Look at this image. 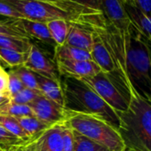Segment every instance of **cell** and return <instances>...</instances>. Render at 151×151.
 <instances>
[{
	"mask_svg": "<svg viewBox=\"0 0 151 151\" xmlns=\"http://www.w3.org/2000/svg\"><path fill=\"white\" fill-rule=\"evenodd\" d=\"M0 35L28 37V36L23 32V30L20 29L13 22L12 19L7 20V21H0Z\"/></svg>",
	"mask_w": 151,
	"mask_h": 151,
	"instance_id": "obj_29",
	"label": "cell"
},
{
	"mask_svg": "<svg viewBox=\"0 0 151 151\" xmlns=\"http://www.w3.org/2000/svg\"><path fill=\"white\" fill-rule=\"evenodd\" d=\"M9 98L6 95H3V94H0V107L2 105H4L5 103H6L7 101H9Z\"/></svg>",
	"mask_w": 151,
	"mask_h": 151,
	"instance_id": "obj_37",
	"label": "cell"
},
{
	"mask_svg": "<svg viewBox=\"0 0 151 151\" xmlns=\"http://www.w3.org/2000/svg\"><path fill=\"white\" fill-rule=\"evenodd\" d=\"M15 8L23 19L47 23L53 20H65L70 23H78L80 17L78 14L68 12L61 7L37 0H4Z\"/></svg>",
	"mask_w": 151,
	"mask_h": 151,
	"instance_id": "obj_6",
	"label": "cell"
},
{
	"mask_svg": "<svg viewBox=\"0 0 151 151\" xmlns=\"http://www.w3.org/2000/svg\"><path fill=\"white\" fill-rule=\"evenodd\" d=\"M13 150V148H11V149H8V150H6V151H12Z\"/></svg>",
	"mask_w": 151,
	"mask_h": 151,
	"instance_id": "obj_41",
	"label": "cell"
},
{
	"mask_svg": "<svg viewBox=\"0 0 151 151\" xmlns=\"http://www.w3.org/2000/svg\"><path fill=\"white\" fill-rule=\"evenodd\" d=\"M63 126V122L55 124L31 140V142L36 148L44 151H62Z\"/></svg>",
	"mask_w": 151,
	"mask_h": 151,
	"instance_id": "obj_11",
	"label": "cell"
},
{
	"mask_svg": "<svg viewBox=\"0 0 151 151\" xmlns=\"http://www.w3.org/2000/svg\"><path fill=\"white\" fill-rule=\"evenodd\" d=\"M0 15L8 17L10 19H23L22 15L11 5L0 0Z\"/></svg>",
	"mask_w": 151,
	"mask_h": 151,
	"instance_id": "obj_32",
	"label": "cell"
},
{
	"mask_svg": "<svg viewBox=\"0 0 151 151\" xmlns=\"http://www.w3.org/2000/svg\"><path fill=\"white\" fill-rule=\"evenodd\" d=\"M118 132L126 150L151 151V101L138 95L134 90L126 111L117 112Z\"/></svg>",
	"mask_w": 151,
	"mask_h": 151,
	"instance_id": "obj_3",
	"label": "cell"
},
{
	"mask_svg": "<svg viewBox=\"0 0 151 151\" xmlns=\"http://www.w3.org/2000/svg\"><path fill=\"white\" fill-rule=\"evenodd\" d=\"M29 106L37 118L50 126L63 122L66 118L65 109L42 94L37 96Z\"/></svg>",
	"mask_w": 151,
	"mask_h": 151,
	"instance_id": "obj_8",
	"label": "cell"
},
{
	"mask_svg": "<svg viewBox=\"0 0 151 151\" xmlns=\"http://www.w3.org/2000/svg\"><path fill=\"white\" fill-rule=\"evenodd\" d=\"M93 31V30H92ZM93 45L91 51L92 60L101 68L102 72L110 73L113 71H116L115 63L104 45L103 42L100 38L97 33L93 31Z\"/></svg>",
	"mask_w": 151,
	"mask_h": 151,
	"instance_id": "obj_14",
	"label": "cell"
},
{
	"mask_svg": "<svg viewBox=\"0 0 151 151\" xmlns=\"http://www.w3.org/2000/svg\"><path fill=\"white\" fill-rule=\"evenodd\" d=\"M4 65H5V63L1 60H0V66H2V67H4Z\"/></svg>",
	"mask_w": 151,
	"mask_h": 151,
	"instance_id": "obj_39",
	"label": "cell"
},
{
	"mask_svg": "<svg viewBox=\"0 0 151 151\" xmlns=\"http://www.w3.org/2000/svg\"><path fill=\"white\" fill-rule=\"evenodd\" d=\"M36 77L38 83L39 91L42 93V95L63 107V94L60 83L45 78L38 74H36Z\"/></svg>",
	"mask_w": 151,
	"mask_h": 151,
	"instance_id": "obj_16",
	"label": "cell"
},
{
	"mask_svg": "<svg viewBox=\"0 0 151 151\" xmlns=\"http://www.w3.org/2000/svg\"><path fill=\"white\" fill-rule=\"evenodd\" d=\"M62 131V151H73L74 150V135L73 130L68 128L63 124Z\"/></svg>",
	"mask_w": 151,
	"mask_h": 151,
	"instance_id": "obj_31",
	"label": "cell"
},
{
	"mask_svg": "<svg viewBox=\"0 0 151 151\" xmlns=\"http://www.w3.org/2000/svg\"><path fill=\"white\" fill-rule=\"evenodd\" d=\"M101 11L109 23L123 33H126L131 22L120 0H101Z\"/></svg>",
	"mask_w": 151,
	"mask_h": 151,
	"instance_id": "obj_10",
	"label": "cell"
},
{
	"mask_svg": "<svg viewBox=\"0 0 151 151\" xmlns=\"http://www.w3.org/2000/svg\"><path fill=\"white\" fill-rule=\"evenodd\" d=\"M32 72L52 79L55 82L60 81V73L57 65L37 45H31L28 52V58L23 65Z\"/></svg>",
	"mask_w": 151,
	"mask_h": 151,
	"instance_id": "obj_7",
	"label": "cell"
},
{
	"mask_svg": "<svg viewBox=\"0 0 151 151\" xmlns=\"http://www.w3.org/2000/svg\"><path fill=\"white\" fill-rule=\"evenodd\" d=\"M66 45L91 52L93 45V31L78 23H70Z\"/></svg>",
	"mask_w": 151,
	"mask_h": 151,
	"instance_id": "obj_12",
	"label": "cell"
},
{
	"mask_svg": "<svg viewBox=\"0 0 151 151\" xmlns=\"http://www.w3.org/2000/svg\"><path fill=\"white\" fill-rule=\"evenodd\" d=\"M35 147V146H34ZM35 151H44V150H42V149H38V148H36L35 147Z\"/></svg>",
	"mask_w": 151,
	"mask_h": 151,
	"instance_id": "obj_40",
	"label": "cell"
},
{
	"mask_svg": "<svg viewBox=\"0 0 151 151\" xmlns=\"http://www.w3.org/2000/svg\"><path fill=\"white\" fill-rule=\"evenodd\" d=\"M9 81H8V97L9 100L15 95L16 93H18L20 91H22L25 86H23L22 82L21 81V79L19 78L18 76L11 69L9 72Z\"/></svg>",
	"mask_w": 151,
	"mask_h": 151,
	"instance_id": "obj_30",
	"label": "cell"
},
{
	"mask_svg": "<svg viewBox=\"0 0 151 151\" xmlns=\"http://www.w3.org/2000/svg\"><path fill=\"white\" fill-rule=\"evenodd\" d=\"M74 150L73 151H109L101 145L91 140L73 130Z\"/></svg>",
	"mask_w": 151,
	"mask_h": 151,
	"instance_id": "obj_23",
	"label": "cell"
},
{
	"mask_svg": "<svg viewBox=\"0 0 151 151\" xmlns=\"http://www.w3.org/2000/svg\"><path fill=\"white\" fill-rule=\"evenodd\" d=\"M25 143L27 142L19 139L17 136L11 133L0 125V148L4 150H8L14 147L22 146Z\"/></svg>",
	"mask_w": 151,
	"mask_h": 151,
	"instance_id": "obj_27",
	"label": "cell"
},
{
	"mask_svg": "<svg viewBox=\"0 0 151 151\" xmlns=\"http://www.w3.org/2000/svg\"><path fill=\"white\" fill-rule=\"evenodd\" d=\"M8 81H9L8 72L4 68V67L0 66V94L6 95L7 97H8Z\"/></svg>",
	"mask_w": 151,
	"mask_h": 151,
	"instance_id": "obj_33",
	"label": "cell"
},
{
	"mask_svg": "<svg viewBox=\"0 0 151 151\" xmlns=\"http://www.w3.org/2000/svg\"><path fill=\"white\" fill-rule=\"evenodd\" d=\"M46 26L53 42L55 43V45H63L66 43L68 35L70 22L65 20H53L48 22Z\"/></svg>",
	"mask_w": 151,
	"mask_h": 151,
	"instance_id": "obj_19",
	"label": "cell"
},
{
	"mask_svg": "<svg viewBox=\"0 0 151 151\" xmlns=\"http://www.w3.org/2000/svg\"><path fill=\"white\" fill-rule=\"evenodd\" d=\"M124 151H130V150H126V149H125V150H124Z\"/></svg>",
	"mask_w": 151,
	"mask_h": 151,
	"instance_id": "obj_43",
	"label": "cell"
},
{
	"mask_svg": "<svg viewBox=\"0 0 151 151\" xmlns=\"http://www.w3.org/2000/svg\"><path fill=\"white\" fill-rule=\"evenodd\" d=\"M42 94L38 91L31 90L27 87H24L22 91H20L18 93L14 95L11 99L10 101L13 103H17V104H23V105H29L37 96Z\"/></svg>",
	"mask_w": 151,
	"mask_h": 151,
	"instance_id": "obj_28",
	"label": "cell"
},
{
	"mask_svg": "<svg viewBox=\"0 0 151 151\" xmlns=\"http://www.w3.org/2000/svg\"><path fill=\"white\" fill-rule=\"evenodd\" d=\"M12 20L20 29L23 30V32L28 36L29 38L33 37L43 43L56 46L55 43L53 42L48 31L46 23L33 22L26 19H12Z\"/></svg>",
	"mask_w": 151,
	"mask_h": 151,
	"instance_id": "obj_13",
	"label": "cell"
},
{
	"mask_svg": "<svg viewBox=\"0 0 151 151\" xmlns=\"http://www.w3.org/2000/svg\"><path fill=\"white\" fill-rule=\"evenodd\" d=\"M37 1H43V2H47L51 4H54L62 9L70 12L72 14H78L80 17L86 15V14H95V13H101V12H96L90 10L88 8H86L84 6H81L78 4H76L74 2H71L69 0H37Z\"/></svg>",
	"mask_w": 151,
	"mask_h": 151,
	"instance_id": "obj_25",
	"label": "cell"
},
{
	"mask_svg": "<svg viewBox=\"0 0 151 151\" xmlns=\"http://www.w3.org/2000/svg\"><path fill=\"white\" fill-rule=\"evenodd\" d=\"M27 58L28 52H21L0 47V60L5 63V65L13 68L23 66Z\"/></svg>",
	"mask_w": 151,
	"mask_h": 151,
	"instance_id": "obj_21",
	"label": "cell"
},
{
	"mask_svg": "<svg viewBox=\"0 0 151 151\" xmlns=\"http://www.w3.org/2000/svg\"><path fill=\"white\" fill-rule=\"evenodd\" d=\"M32 43L28 37L0 35V47L21 52H29Z\"/></svg>",
	"mask_w": 151,
	"mask_h": 151,
	"instance_id": "obj_20",
	"label": "cell"
},
{
	"mask_svg": "<svg viewBox=\"0 0 151 151\" xmlns=\"http://www.w3.org/2000/svg\"><path fill=\"white\" fill-rule=\"evenodd\" d=\"M81 6L88 8L93 11L101 12V0H69Z\"/></svg>",
	"mask_w": 151,
	"mask_h": 151,
	"instance_id": "obj_34",
	"label": "cell"
},
{
	"mask_svg": "<svg viewBox=\"0 0 151 151\" xmlns=\"http://www.w3.org/2000/svg\"><path fill=\"white\" fill-rule=\"evenodd\" d=\"M0 151H6V150H4V149H2V148H0Z\"/></svg>",
	"mask_w": 151,
	"mask_h": 151,
	"instance_id": "obj_42",
	"label": "cell"
},
{
	"mask_svg": "<svg viewBox=\"0 0 151 151\" xmlns=\"http://www.w3.org/2000/svg\"><path fill=\"white\" fill-rule=\"evenodd\" d=\"M60 86L66 111L92 115L101 118L114 128H119V116L86 82L80 78L60 75Z\"/></svg>",
	"mask_w": 151,
	"mask_h": 151,
	"instance_id": "obj_1",
	"label": "cell"
},
{
	"mask_svg": "<svg viewBox=\"0 0 151 151\" xmlns=\"http://www.w3.org/2000/svg\"><path fill=\"white\" fill-rule=\"evenodd\" d=\"M60 75L77 78H92L101 72V68L93 60H55Z\"/></svg>",
	"mask_w": 151,
	"mask_h": 151,
	"instance_id": "obj_9",
	"label": "cell"
},
{
	"mask_svg": "<svg viewBox=\"0 0 151 151\" xmlns=\"http://www.w3.org/2000/svg\"><path fill=\"white\" fill-rule=\"evenodd\" d=\"M63 124L109 151L125 150L118 131L98 116L66 111Z\"/></svg>",
	"mask_w": 151,
	"mask_h": 151,
	"instance_id": "obj_4",
	"label": "cell"
},
{
	"mask_svg": "<svg viewBox=\"0 0 151 151\" xmlns=\"http://www.w3.org/2000/svg\"><path fill=\"white\" fill-rule=\"evenodd\" d=\"M21 127L25 131V132L29 136L31 140H33L35 138L39 136L42 132H44L45 130H47L50 125L45 124L38 118H37L34 116H22V117H14ZM30 140V141H31Z\"/></svg>",
	"mask_w": 151,
	"mask_h": 151,
	"instance_id": "obj_18",
	"label": "cell"
},
{
	"mask_svg": "<svg viewBox=\"0 0 151 151\" xmlns=\"http://www.w3.org/2000/svg\"><path fill=\"white\" fill-rule=\"evenodd\" d=\"M54 60H93L91 52L69 46L66 44L54 48Z\"/></svg>",
	"mask_w": 151,
	"mask_h": 151,
	"instance_id": "obj_17",
	"label": "cell"
},
{
	"mask_svg": "<svg viewBox=\"0 0 151 151\" xmlns=\"http://www.w3.org/2000/svg\"><path fill=\"white\" fill-rule=\"evenodd\" d=\"M0 125L25 142H29L31 140L29 136L21 127L17 120L13 116L0 115Z\"/></svg>",
	"mask_w": 151,
	"mask_h": 151,
	"instance_id": "obj_24",
	"label": "cell"
},
{
	"mask_svg": "<svg viewBox=\"0 0 151 151\" xmlns=\"http://www.w3.org/2000/svg\"><path fill=\"white\" fill-rule=\"evenodd\" d=\"M132 5L137 6L146 15L151 16V0H132Z\"/></svg>",
	"mask_w": 151,
	"mask_h": 151,
	"instance_id": "obj_35",
	"label": "cell"
},
{
	"mask_svg": "<svg viewBox=\"0 0 151 151\" xmlns=\"http://www.w3.org/2000/svg\"><path fill=\"white\" fill-rule=\"evenodd\" d=\"M120 1L124 5V4H132V0H120Z\"/></svg>",
	"mask_w": 151,
	"mask_h": 151,
	"instance_id": "obj_38",
	"label": "cell"
},
{
	"mask_svg": "<svg viewBox=\"0 0 151 151\" xmlns=\"http://www.w3.org/2000/svg\"><path fill=\"white\" fill-rule=\"evenodd\" d=\"M0 115L9 116L13 117L34 116L33 111L29 105L13 103L10 101L0 107Z\"/></svg>",
	"mask_w": 151,
	"mask_h": 151,
	"instance_id": "obj_22",
	"label": "cell"
},
{
	"mask_svg": "<svg viewBox=\"0 0 151 151\" xmlns=\"http://www.w3.org/2000/svg\"><path fill=\"white\" fill-rule=\"evenodd\" d=\"M124 6L131 24L151 44V22L148 16L132 4H124Z\"/></svg>",
	"mask_w": 151,
	"mask_h": 151,
	"instance_id": "obj_15",
	"label": "cell"
},
{
	"mask_svg": "<svg viewBox=\"0 0 151 151\" xmlns=\"http://www.w3.org/2000/svg\"><path fill=\"white\" fill-rule=\"evenodd\" d=\"M16 151H35V147L34 144L31 141H29L22 146L16 147Z\"/></svg>",
	"mask_w": 151,
	"mask_h": 151,
	"instance_id": "obj_36",
	"label": "cell"
},
{
	"mask_svg": "<svg viewBox=\"0 0 151 151\" xmlns=\"http://www.w3.org/2000/svg\"><path fill=\"white\" fill-rule=\"evenodd\" d=\"M86 82L115 111L124 112L129 108L132 88L124 75L118 71L100 72L92 78H80Z\"/></svg>",
	"mask_w": 151,
	"mask_h": 151,
	"instance_id": "obj_5",
	"label": "cell"
},
{
	"mask_svg": "<svg viewBox=\"0 0 151 151\" xmlns=\"http://www.w3.org/2000/svg\"><path fill=\"white\" fill-rule=\"evenodd\" d=\"M12 70L18 76L25 87L31 89V90L40 92L36 74L34 72H32L29 68H25L24 66L14 68H12Z\"/></svg>",
	"mask_w": 151,
	"mask_h": 151,
	"instance_id": "obj_26",
	"label": "cell"
},
{
	"mask_svg": "<svg viewBox=\"0 0 151 151\" xmlns=\"http://www.w3.org/2000/svg\"><path fill=\"white\" fill-rule=\"evenodd\" d=\"M124 40L126 78L138 95L151 101V44L132 24Z\"/></svg>",
	"mask_w": 151,
	"mask_h": 151,
	"instance_id": "obj_2",
	"label": "cell"
}]
</instances>
